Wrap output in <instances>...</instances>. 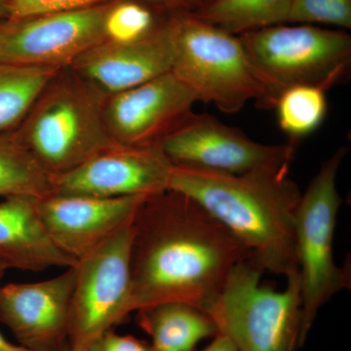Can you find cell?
Masks as SVG:
<instances>
[{
    "mask_svg": "<svg viewBox=\"0 0 351 351\" xmlns=\"http://www.w3.org/2000/svg\"><path fill=\"white\" fill-rule=\"evenodd\" d=\"M38 197H0V262L9 269L43 271L76 265L53 244L38 213Z\"/></svg>",
    "mask_w": 351,
    "mask_h": 351,
    "instance_id": "cell-16",
    "label": "cell"
},
{
    "mask_svg": "<svg viewBox=\"0 0 351 351\" xmlns=\"http://www.w3.org/2000/svg\"><path fill=\"white\" fill-rule=\"evenodd\" d=\"M0 351H32L23 346L14 345L0 332Z\"/></svg>",
    "mask_w": 351,
    "mask_h": 351,
    "instance_id": "cell-28",
    "label": "cell"
},
{
    "mask_svg": "<svg viewBox=\"0 0 351 351\" xmlns=\"http://www.w3.org/2000/svg\"><path fill=\"white\" fill-rule=\"evenodd\" d=\"M113 3L0 21V62L69 68L78 57L107 40L105 21Z\"/></svg>",
    "mask_w": 351,
    "mask_h": 351,
    "instance_id": "cell-9",
    "label": "cell"
},
{
    "mask_svg": "<svg viewBox=\"0 0 351 351\" xmlns=\"http://www.w3.org/2000/svg\"><path fill=\"white\" fill-rule=\"evenodd\" d=\"M133 219L76 263L68 339L73 351H84L94 339L114 329L133 313L130 267Z\"/></svg>",
    "mask_w": 351,
    "mask_h": 351,
    "instance_id": "cell-8",
    "label": "cell"
},
{
    "mask_svg": "<svg viewBox=\"0 0 351 351\" xmlns=\"http://www.w3.org/2000/svg\"><path fill=\"white\" fill-rule=\"evenodd\" d=\"M159 144L173 165L228 175L291 164L295 149L290 143L261 144L213 115L195 112Z\"/></svg>",
    "mask_w": 351,
    "mask_h": 351,
    "instance_id": "cell-10",
    "label": "cell"
},
{
    "mask_svg": "<svg viewBox=\"0 0 351 351\" xmlns=\"http://www.w3.org/2000/svg\"><path fill=\"white\" fill-rule=\"evenodd\" d=\"M157 14L193 13L210 0H140Z\"/></svg>",
    "mask_w": 351,
    "mask_h": 351,
    "instance_id": "cell-26",
    "label": "cell"
},
{
    "mask_svg": "<svg viewBox=\"0 0 351 351\" xmlns=\"http://www.w3.org/2000/svg\"><path fill=\"white\" fill-rule=\"evenodd\" d=\"M60 69L0 62V134L19 127L44 87Z\"/></svg>",
    "mask_w": 351,
    "mask_h": 351,
    "instance_id": "cell-19",
    "label": "cell"
},
{
    "mask_svg": "<svg viewBox=\"0 0 351 351\" xmlns=\"http://www.w3.org/2000/svg\"><path fill=\"white\" fill-rule=\"evenodd\" d=\"M7 269H8V267L3 263L0 262V280L3 278Z\"/></svg>",
    "mask_w": 351,
    "mask_h": 351,
    "instance_id": "cell-30",
    "label": "cell"
},
{
    "mask_svg": "<svg viewBox=\"0 0 351 351\" xmlns=\"http://www.w3.org/2000/svg\"><path fill=\"white\" fill-rule=\"evenodd\" d=\"M52 193V176L20 142L15 132L0 134V197Z\"/></svg>",
    "mask_w": 351,
    "mask_h": 351,
    "instance_id": "cell-20",
    "label": "cell"
},
{
    "mask_svg": "<svg viewBox=\"0 0 351 351\" xmlns=\"http://www.w3.org/2000/svg\"><path fill=\"white\" fill-rule=\"evenodd\" d=\"M173 163L160 144H114L64 174L53 176L56 195L122 197L154 196L169 188Z\"/></svg>",
    "mask_w": 351,
    "mask_h": 351,
    "instance_id": "cell-11",
    "label": "cell"
},
{
    "mask_svg": "<svg viewBox=\"0 0 351 351\" xmlns=\"http://www.w3.org/2000/svg\"><path fill=\"white\" fill-rule=\"evenodd\" d=\"M202 351H239L234 345L226 337L218 335L215 337L211 345Z\"/></svg>",
    "mask_w": 351,
    "mask_h": 351,
    "instance_id": "cell-27",
    "label": "cell"
},
{
    "mask_svg": "<svg viewBox=\"0 0 351 351\" xmlns=\"http://www.w3.org/2000/svg\"><path fill=\"white\" fill-rule=\"evenodd\" d=\"M293 0H210L191 13L219 29L240 36L287 24Z\"/></svg>",
    "mask_w": 351,
    "mask_h": 351,
    "instance_id": "cell-18",
    "label": "cell"
},
{
    "mask_svg": "<svg viewBox=\"0 0 351 351\" xmlns=\"http://www.w3.org/2000/svg\"><path fill=\"white\" fill-rule=\"evenodd\" d=\"M69 68L108 95L169 73L172 47L166 19L151 34L133 43L103 41L78 57Z\"/></svg>",
    "mask_w": 351,
    "mask_h": 351,
    "instance_id": "cell-15",
    "label": "cell"
},
{
    "mask_svg": "<svg viewBox=\"0 0 351 351\" xmlns=\"http://www.w3.org/2000/svg\"><path fill=\"white\" fill-rule=\"evenodd\" d=\"M75 265L34 283L0 286V322L32 351H62L68 345Z\"/></svg>",
    "mask_w": 351,
    "mask_h": 351,
    "instance_id": "cell-13",
    "label": "cell"
},
{
    "mask_svg": "<svg viewBox=\"0 0 351 351\" xmlns=\"http://www.w3.org/2000/svg\"><path fill=\"white\" fill-rule=\"evenodd\" d=\"M117 1L119 0H3L8 18L82 10Z\"/></svg>",
    "mask_w": 351,
    "mask_h": 351,
    "instance_id": "cell-24",
    "label": "cell"
},
{
    "mask_svg": "<svg viewBox=\"0 0 351 351\" xmlns=\"http://www.w3.org/2000/svg\"><path fill=\"white\" fill-rule=\"evenodd\" d=\"M107 96L69 66L61 69L14 132L44 170L64 174L114 144L104 119Z\"/></svg>",
    "mask_w": 351,
    "mask_h": 351,
    "instance_id": "cell-3",
    "label": "cell"
},
{
    "mask_svg": "<svg viewBox=\"0 0 351 351\" xmlns=\"http://www.w3.org/2000/svg\"><path fill=\"white\" fill-rule=\"evenodd\" d=\"M195 95L172 73L108 95L104 119L119 144H159L193 113Z\"/></svg>",
    "mask_w": 351,
    "mask_h": 351,
    "instance_id": "cell-12",
    "label": "cell"
},
{
    "mask_svg": "<svg viewBox=\"0 0 351 351\" xmlns=\"http://www.w3.org/2000/svg\"><path fill=\"white\" fill-rule=\"evenodd\" d=\"M9 17L8 12L3 0H0V21L7 19Z\"/></svg>",
    "mask_w": 351,
    "mask_h": 351,
    "instance_id": "cell-29",
    "label": "cell"
},
{
    "mask_svg": "<svg viewBox=\"0 0 351 351\" xmlns=\"http://www.w3.org/2000/svg\"><path fill=\"white\" fill-rule=\"evenodd\" d=\"M243 245L193 198L167 191L149 196L133 219L131 308L184 302L211 304Z\"/></svg>",
    "mask_w": 351,
    "mask_h": 351,
    "instance_id": "cell-1",
    "label": "cell"
},
{
    "mask_svg": "<svg viewBox=\"0 0 351 351\" xmlns=\"http://www.w3.org/2000/svg\"><path fill=\"white\" fill-rule=\"evenodd\" d=\"M147 198L50 193L38 198L36 207L51 241L77 262L131 221Z\"/></svg>",
    "mask_w": 351,
    "mask_h": 351,
    "instance_id": "cell-14",
    "label": "cell"
},
{
    "mask_svg": "<svg viewBox=\"0 0 351 351\" xmlns=\"http://www.w3.org/2000/svg\"><path fill=\"white\" fill-rule=\"evenodd\" d=\"M239 38L265 88L262 108H274L278 97L289 88L313 85L328 91L350 78L348 31L282 24L245 32Z\"/></svg>",
    "mask_w": 351,
    "mask_h": 351,
    "instance_id": "cell-5",
    "label": "cell"
},
{
    "mask_svg": "<svg viewBox=\"0 0 351 351\" xmlns=\"http://www.w3.org/2000/svg\"><path fill=\"white\" fill-rule=\"evenodd\" d=\"M166 27L172 47L171 71L221 112H239L250 101L262 108L265 88L239 36L195 17L171 14Z\"/></svg>",
    "mask_w": 351,
    "mask_h": 351,
    "instance_id": "cell-4",
    "label": "cell"
},
{
    "mask_svg": "<svg viewBox=\"0 0 351 351\" xmlns=\"http://www.w3.org/2000/svg\"><path fill=\"white\" fill-rule=\"evenodd\" d=\"M290 164L243 175L173 167L168 191L193 198L243 245L263 272L287 278L299 272L295 213L302 193Z\"/></svg>",
    "mask_w": 351,
    "mask_h": 351,
    "instance_id": "cell-2",
    "label": "cell"
},
{
    "mask_svg": "<svg viewBox=\"0 0 351 351\" xmlns=\"http://www.w3.org/2000/svg\"><path fill=\"white\" fill-rule=\"evenodd\" d=\"M156 11L140 0H119L114 2L105 21L108 40L133 43L145 38L162 21H157Z\"/></svg>",
    "mask_w": 351,
    "mask_h": 351,
    "instance_id": "cell-22",
    "label": "cell"
},
{
    "mask_svg": "<svg viewBox=\"0 0 351 351\" xmlns=\"http://www.w3.org/2000/svg\"><path fill=\"white\" fill-rule=\"evenodd\" d=\"M136 313L137 324L151 337L154 351H195L201 341L219 335L211 316L188 302H157Z\"/></svg>",
    "mask_w": 351,
    "mask_h": 351,
    "instance_id": "cell-17",
    "label": "cell"
},
{
    "mask_svg": "<svg viewBox=\"0 0 351 351\" xmlns=\"http://www.w3.org/2000/svg\"><path fill=\"white\" fill-rule=\"evenodd\" d=\"M327 91L313 85L289 88L277 99L274 108L281 130L290 144L306 138L319 128L326 117Z\"/></svg>",
    "mask_w": 351,
    "mask_h": 351,
    "instance_id": "cell-21",
    "label": "cell"
},
{
    "mask_svg": "<svg viewBox=\"0 0 351 351\" xmlns=\"http://www.w3.org/2000/svg\"><path fill=\"white\" fill-rule=\"evenodd\" d=\"M287 24L327 25L351 29V0H293Z\"/></svg>",
    "mask_w": 351,
    "mask_h": 351,
    "instance_id": "cell-23",
    "label": "cell"
},
{
    "mask_svg": "<svg viewBox=\"0 0 351 351\" xmlns=\"http://www.w3.org/2000/svg\"><path fill=\"white\" fill-rule=\"evenodd\" d=\"M62 351H73V350H71V348H69V343H68V345L64 346V350Z\"/></svg>",
    "mask_w": 351,
    "mask_h": 351,
    "instance_id": "cell-31",
    "label": "cell"
},
{
    "mask_svg": "<svg viewBox=\"0 0 351 351\" xmlns=\"http://www.w3.org/2000/svg\"><path fill=\"white\" fill-rule=\"evenodd\" d=\"M84 351H154V348L147 341L122 336L112 329L94 339Z\"/></svg>",
    "mask_w": 351,
    "mask_h": 351,
    "instance_id": "cell-25",
    "label": "cell"
},
{
    "mask_svg": "<svg viewBox=\"0 0 351 351\" xmlns=\"http://www.w3.org/2000/svg\"><path fill=\"white\" fill-rule=\"evenodd\" d=\"M348 147H339L321 165L295 213V249L302 294L299 348L306 341L320 307L350 288V267H339L334 258V237L341 198L337 177Z\"/></svg>",
    "mask_w": 351,
    "mask_h": 351,
    "instance_id": "cell-7",
    "label": "cell"
},
{
    "mask_svg": "<svg viewBox=\"0 0 351 351\" xmlns=\"http://www.w3.org/2000/svg\"><path fill=\"white\" fill-rule=\"evenodd\" d=\"M263 274L248 258L241 261L205 311L239 351H295L302 328L299 272L286 278L283 291L262 285Z\"/></svg>",
    "mask_w": 351,
    "mask_h": 351,
    "instance_id": "cell-6",
    "label": "cell"
}]
</instances>
